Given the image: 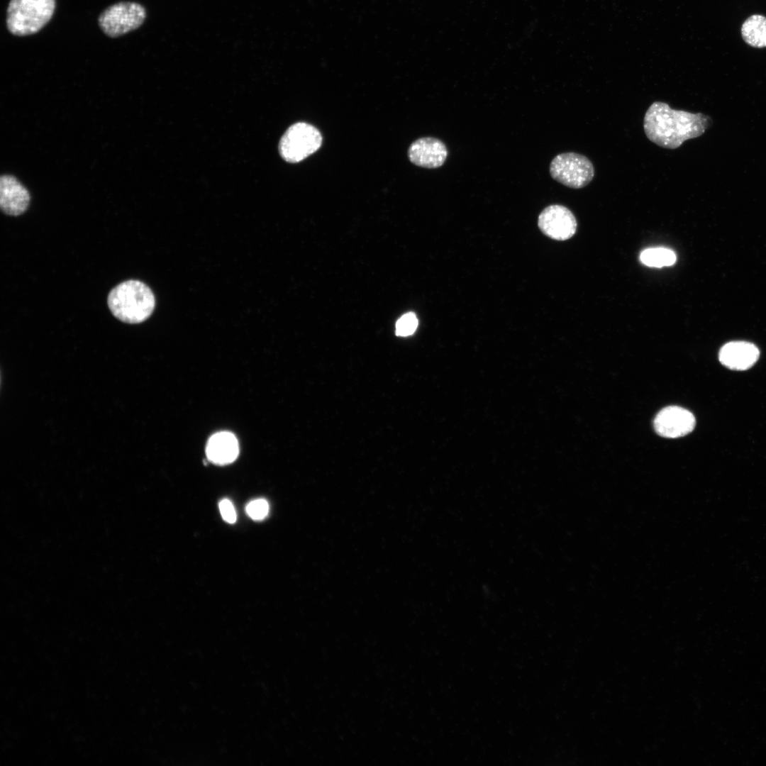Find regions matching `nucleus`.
<instances>
[{
  "label": "nucleus",
  "instance_id": "nucleus-5",
  "mask_svg": "<svg viewBox=\"0 0 766 766\" xmlns=\"http://www.w3.org/2000/svg\"><path fill=\"white\" fill-rule=\"evenodd\" d=\"M146 17L145 8L140 4L121 1L114 4L99 16L101 30L109 37L116 38L139 28Z\"/></svg>",
  "mask_w": 766,
  "mask_h": 766
},
{
  "label": "nucleus",
  "instance_id": "nucleus-13",
  "mask_svg": "<svg viewBox=\"0 0 766 766\" xmlns=\"http://www.w3.org/2000/svg\"><path fill=\"white\" fill-rule=\"evenodd\" d=\"M743 41L755 48H766V16L753 14L743 23L740 28Z\"/></svg>",
  "mask_w": 766,
  "mask_h": 766
},
{
  "label": "nucleus",
  "instance_id": "nucleus-4",
  "mask_svg": "<svg viewBox=\"0 0 766 766\" xmlns=\"http://www.w3.org/2000/svg\"><path fill=\"white\" fill-rule=\"evenodd\" d=\"M322 144V135L313 126L299 122L292 125L282 135L279 151L282 157L290 163L302 161Z\"/></svg>",
  "mask_w": 766,
  "mask_h": 766
},
{
  "label": "nucleus",
  "instance_id": "nucleus-16",
  "mask_svg": "<svg viewBox=\"0 0 766 766\" xmlns=\"http://www.w3.org/2000/svg\"><path fill=\"white\" fill-rule=\"evenodd\" d=\"M248 515L253 520L260 521L265 518L269 512V504L264 499L251 501L246 506Z\"/></svg>",
  "mask_w": 766,
  "mask_h": 766
},
{
  "label": "nucleus",
  "instance_id": "nucleus-3",
  "mask_svg": "<svg viewBox=\"0 0 766 766\" xmlns=\"http://www.w3.org/2000/svg\"><path fill=\"white\" fill-rule=\"evenodd\" d=\"M55 0H11L6 26L13 35L25 36L41 30L51 19Z\"/></svg>",
  "mask_w": 766,
  "mask_h": 766
},
{
  "label": "nucleus",
  "instance_id": "nucleus-9",
  "mask_svg": "<svg viewBox=\"0 0 766 766\" xmlns=\"http://www.w3.org/2000/svg\"><path fill=\"white\" fill-rule=\"evenodd\" d=\"M409 160L417 166L437 168L443 165L448 150L445 144L434 138H421L414 141L408 151Z\"/></svg>",
  "mask_w": 766,
  "mask_h": 766
},
{
  "label": "nucleus",
  "instance_id": "nucleus-17",
  "mask_svg": "<svg viewBox=\"0 0 766 766\" xmlns=\"http://www.w3.org/2000/svg\"><path fill=\"white\" fill-rule=\"evenodd\" d=\"M219 510L223 519L229 523H233L236 521V513L235 508L232 502L227 499H223L219 503Z\"/></svg>",
  "mask_w": 766,
  "mask_h": 766
},
{
  "label": "nucleus",
  "instance_id": "nucleus-12",
  "mask_svg": "<svg viewBox=\"0 0 766 766\" xmlns=\"http://www.w3.org/2000/svg\"><path fill=\"white\" fill-rule=\"evenodd\" d=\"M206 452L211 462L218 465L228 464L238 457V443L231 433L219 432L209 438Z\"/></svg>",
  "mask_w": 766,
  "mask_h": 766
},
{
  "label": "nucleus",
  "instance_id": "nucleus-2",
  "mask_svg": "<svg viewBox=\"0 0 766 766\" xmlns=\"http://www.w3.org/2000/svg\"><path fill=\"white\" fill-rule=\"evenodd\" d=\"M108 306L112 314L128 323L145 321L152 314L155 296L151 289L139 280H127L116 286L109 294Z\"/></svg>",
  "mask_w": 766,
  "mask_h": 766
},
{
  "label": "nucleus",
  "instance_id": "nucleus-15",
  "mask_svg": "<svg viewBox=\"0 0 766 766\" xmlns=\"http://www.w3.org/2000/svg\"><path fill=\"white\" fill-rule=\"evenodd\" d=\"M418 326V319L413 313L403 315L396 323V334L407 336L413 334Z\"/></svg>",
  "mask_w": 766,
  "mask_h": 766
},
{
  "label": "nucleus",
  "instance_id": "nucleus-14",
  "mask_svg": "<svg viewBox=\"0 0 766 766\" xmlns=\"http://www.w3.org/2000/svg\"><path fill=\"white\" fill-rule=\"evenodd\" d=\"M676 260L673 250L662 247L647 248L640 255V262L650 267L671 266L676 262Z\"/></svg>",
  "mask_w": 766,
  "mask_h": 766
},
{
  "label": "nucleus",
  "instance_id": "nucleus-11",
  "mask_svg": "<svg viewBox=\"0 0 766 766\" xmlns=\"http://www.w3.org/2000/svg\"><path fill=\"white\" fill-rule=\"evenodd\" d=\"M759 355L760 351L754 344L733 341L721 348L718 358L722 365L731 370H745L756 362Z\"/></svg>",
  "mask_w": 766,
  "mask_h": 766
},
{
  "label": "nucleus",
  "instance_id": "nucleus-6",
  "mask_svg": "<svg viewBox=\"0 0 766 766\" xmlns=\"http://www.w3.org/2000/svg\"><path fill=\"white\" fill-rule=\"evenodd\" d=\"M551 177L562 184L580 189L590 183L594 176L592 162L576 152H564L555 156L550 165Z\"/></svg>",
  "mask_w": 766,
  "mask_h": 766
},
{
  "label": "nucleus",
  "instance_id": "nucleus-10",
  "mask_svg": "<svg viewBox=\"0 0 766 766\" xmlns=\"http://www.w3.org/2000/svg\"><path fill=\"white\" fill-rule=\"evenodd\" d=\"M28 189L13 176L2 175L0 179V206L9 216L23 213L30 203Z\"/></svg>",
  "mask_w": 766,
  "mask_h": 766
},
{
  "label": "nucleus",
  "instance_id": "nucleus-8",
  "mask_svg": "<svg viewBox=\"0 0 766 766\" xmlns=\"http://www.w3.org/2000/svg\"><path fill=\"white\" fill-rule=\"evenodd\" d=\"M654 428L662 437L675 438L692 432L696 424L694 415L688 410L677 406L662 409L654 419Z\"/></svg>",
  "mask_w": 766,
  "mask_h": 766
},
{
  "label": "nucleus",
  "instance_id": "nucleus-1",
  "mask_svg": "<svg viewBox=\"0 0 766 766\" xmlns=\"http://www.w3.org/2000/svg\"><path fill=\"white\" fill-rule=\"evenodd\" d=\"M711 123V118L702 113L675 110L666 103L655 101L645 114L643 128L650 141L675 149L685 140L701 135Z\"/></svg>",
  "mask_w": 766,
  "mask_h": 766
},
{
  "label": "nucleus",
  "instance_id": "nucleus-7",
  "mask_svg": "<svg viewBox=\"0 0 766 766\" xmlns=\"http://www.w3.org/2000/svg\"><path fill=\"white\" fill-rule=\"evenodd\" d=\"M538 227L548 237L556 240H565L575 233L577 221L567 207L553 204L545 208L538 220Z\"/></svg>",
  "mask_w": 766,
  "mask_h": 766
}]
</instances>
